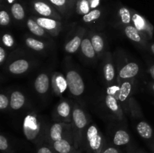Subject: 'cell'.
Segmentation results:
<instances>
[{"instance_id":"6da1fadb","label":"cell","mask_w":154,"mask_h":153,"mask_svg":"<svg viewBox=\"0 0 154 153\" xmlns=\"http://www.w3.org/2000/svg\"><path fill=\"white\" fill-rule=\"evenodd\" d=\"M83 145L87 153H101L105 147L103 134L95 124H89L84 134Z\"/></svg>"},{"instance_id":"7a4b0ae2","label":"cell","mask_w":154,"mask_h":153,"mask_svg":"<svg viewBox=\"0 0 154 153\" xmlns=\"http://www.w3.org/2000/svg\"><path fill=\"white\" fill-rule=\"evenodd\" d=\"M72 122L75 148L80 149L83 145L86 129L88 127V119L84 111L78 105H75L73 108Z\"/></svg>"},{"instance_id":"3957f363","label":"cell","mask_w":154,"mask_h":153,"mask_svg":"<svg viewBox=\"0 0 154 153\" xmlns=\"http://www.w3.org/2000/svg\"><path fill=\"white\" fill-rule=\"evenodd\" d=\"M66 82L68 88L72 94L80 96L85 90V84L82 76L75 70H70L66 74Z\"/></svg>"},{"instance_id":"277c9868","label":"cell","mask_w":154,"mask_h":153,"mask_svg":"<svg viewBox=\"0 0 154 153\" xmlns=\"http://www.w3.org/2000/svg\"><path fill=\"white\" fill-rule=\"evenodd\" d=\"M70 136H74L73 128H72L70 124L66 122H56L52 124L49 130V144Z\"/></svg>"},{"instance_id":"5b68a950","label":"cell","mask_w":154,"mask_h":153,"mask_svg":"<svg viewBox=\"0 0 154 153\" xmlns=\"http://www.w3.org/2000/svg\"><path fill=\"white\" fill-rule=\"evenodd\" d=\"M119 89V88H118ZM118 91V90H117ZM117 93L114 94L110 89H108V94L105 96V102L106 104L107 108L111 112H112L116 117L119 119H123V110L121 104L119 102L118 99L117 97Z\"/></svg>"},{"instance_id":"8992f818","label":"cell","mask_w":154,"mask_h":153,"mask_svg":"<svg viewBox=\"0 0 154 153\" xmlns=\"http://www.w3.org/2000/svg\"><path fill=\"white\" fill-rule=\"evenodd\" d=\"M132 91V83L129 80H124L123 82H121L120 86H119V89L117 93V97L124 111H127L128 110V106H129V100Z\"/></svg>"},{"instance_id":"52a82bcc","label":"cell","mask_w":154,"mask_h":153,"mask_svg":"<svg viewBox=\"0 0 154 153\" xmlns=\"http://www.w3.org/2000/svg\"><path fill=\"white\" fill-rule=\"evenodd\" d=\"M54 153H72L75 149L74 136L64 137L49 144Z\"/></svg>"},{"instance_id":"ba28073f","label":"cell","mask_w":154,"mask_h":153,"mask_svg":"<svg viewBox=\"0 0 154 153\" xmlns=\"http://www.w3.org/2000/svg\"><path fill=\"white\" fill-rule=\"evenodd\" d=\"M33 8L39 15L44 17L54 19H60V16L55 10L46 2L42 0H35L33 2Z\"/></svg>"},{"instance_id":"9c48e42d","label":"cell","mask_w":154,"mask_h":153,"mask_svg":"<svg viewBox=\"0 0 154 153\" xmlns=\"http://www.w3.org/2000/svg\"><path fill=\"white\" fill-rule=\"evenodd\" d=\"M35 20L45 30L48 31L53 35H57L61 30V22L56 19L50 17H37Z\"/></svg>"},{"instance_id":"30bf717a","label":"cell","mask_w":154,"mask_h":153,"mask_svg":"<svg viewBox=\"0 0 154 153\" xmlns=\"http://www.w3.org/2000/svg\"><path fill=\"white\" fill-rule=\"evenodd\" d=\"M139 70V65L136 62L127 63L119 71L118 80L124 81L132 79L138 74Z\"/></svg>"},{"instance_id":"8fae6325","label":"cell","mask_w":154,"mask_h":153,"mask_svg":"<svg viewBox=\"0 0 154 153\" xmlns=\"http://www.w3.org/2000/svg\"><path fill=\"white\" fill-rule=\"evenodd\" d=\"M50 83L51 82L48 75L45 73L40 74L35 80V89L39 94H45L49 90Z\"/></svg>"},{"instance_id":"7c38bea8","label":"cell","mask_w":154,"mask_h":153,"mask_svg":"<svg viewBox=\"0 0 154 153\" xmlns=\"http://www.w3.org/2000/svg\"><path fill=\"white\" fill-rule=\"evenodd\" d=\"M103 75L105 81L108 83H111L116 76L115 68L111 61L110 54H108L106 58H105V64L103 66Z\"/></svg>"},{"instance_id":"4fadbf2b","label":"cell","mask_w":154,"mask_h":153,"mask_svg":"<svg viewBox=\"0 0 154 153\" xmlns=\"http://www.w3.org/2000/svg\"><path fill=\"white\" fill-rule=\"evenodd\" d=\"M29 68V62L26 59H17L11 63L8 70L13 74H21L28 70Z\"/></svg>"},{"instance_id":"5bb4252c","label":"cell","mask_w":154,"mask_h":153,"mask_svg":"<svg viewBox=\"0 0 154 153\" xmlns=\"http://www.w3.org/2000/svg\"><path fill=\"white\" fill-rule=\"evenodd\" d=\"M71 108L70 104L66 100H63L59 103L57 107V113L58 116L63 121V122H71Z\"/></svg>"},{"instance_id":"9a60e30c","label":"cell","mask_w":154,"mask_h":153,"mask_svg":"<svg viewBox=\"0 0 154 153\" xmlns=\"http://www.w3.org/2000/svg\"><path fill=\"white\" fill-rule=\"evenodd\" d=\"M83 30L78 33L75 36H74L69 41L65 44V50L68 53H75L81 48V42H82L83 37Z\"/></svg>"},{"instance_id":"2e32d148","label":"cell","mask_w":154,"mask_h":153,"mask_svg":"<svg viewBox=\"0 0 154 153\" xmlns=\"http://www.w3.org/2000/svg\"><path fill=\"white\" fill-rule=\"evenodd\" d=\"M52 86L54 91L57 94H62L66 90V87H68L66 78L58 73H55L53 75Z\"/></svg>"},{"instance_id":"e0dca14e","label":"cell","mask_w":154,"mask_h":153,"mask_svg":"<svg viewBox=\"0 0 154 153\" xmlns=\"http://www.w3.org/2000/svg\"><path fill=\"white\" fill-rule=\"evenodd\" d=\"M132 21L134 22V26L139 30L140 32L143 31V30H146L149 32V34L151 35L152 32H153V28H149L152 27V26L146 20L144 17L141 16L140 14L137 13L132 14Z\"/></svg>"},{"instance_id":"ac0fdd59","label":"cell","mask_w":154,"mask_h":153,"mask_svg":"<svg viewBox=\"0 0 154 153\" xmlns=\"http://www.w3.org/2000/svg\"><path fill=\"white\" fill-rule=\"evenodd\" d=\"M26 98L24 94L20 91H14L11 94L10 106L14 110H18L23 106Z\"/></svg>"},{"instance_id":"d6986e66","label":"cell","mask_w":154,"mask_h":153,"mask_svg":"<svg viewBox=\"0 0 154 153\" xmlns=\"http://www.w3.org/2000/svg\"><path fill=\"white\" fill-rule=\"evenodd\" d=\"M124 32L126 37L130 39L131 40H132V41L141 44L144 43V38H143L142 34L135 26H126L124 28Z\"/></svg>"},{"instance_id":"ffe728a7","label":"cell","mask_w":154,"mask_h":153,"mask_svg":"<svg viewBox=\"0 0 154 153\" xmlns=\"http://www.w3.org/2000/svg\"><path fill=\"white\" fill-rule=\"evenodd\" d=\"M113 144L117 146L127 145L130 142V136L126 130L120 129L115 132L113 136Z\"/></svg>"},{"instance_id":"44dd1931","label":"cell","mask_w":154,"mask_h":153,"mask_svg":"<svg viewBox=\"0 0 154 153\" xmlns=\"http://www.w3.org/2000/svg\"><path fill=\"white\" fill-rule=\"evenodd\" d=\"M81 50L83 55L86 58H89V59L94 58L95 56H96V52L95 51L94 48H93V44H92L91 40L88 38H83L81 45Z\"/></svg>"},{"instance_id":"7402d4cb","label":"cell","mask_w":154,"mask_h":153,"mask_svg":"<svg viewBox=\"0 0 154 153\" xmlns=\"http://www.w3.org/2000/svg\"><path fill=\"white\" fill-rule=\"evenodd\" d=\"M138 134L145 140H149L153 136V129L151 126L144 121L139 122L136 126Z\"/></svg>"},{"instance_id":"603a6c76","label":"cell","mask_w":154,"mask_h":153,"mask_svg":"<svg viewBox=\"0 0 154 153\" xmlns=\"http://www.w3.org/2000/svg\"><path fill=\"white\" fill-rule=\"evenodd\" d=\"M26 24L29 30L35 35L42 37V36H45V34H46L45 30L36 22L35 20H33L32 18H29L27 20Z\"/></svg>"},{"instance_id":"cb8c5ba5","label":"cell","mask_w":154,"mask_h":153,"mask_svg":"<svg viewBox=\"0 0 154 153\" xmlns=\"http://www.w3.org/2000/svg\"><path fill=\"white\" fill-rule=\"evenodd\" d=\"M118 15L120 22L125 26H129L132 21V14L131 10L128 8L122 6L118 10Z\"/></svg>"},{"instance_id":"d4e9b609","label":"cell","mask_w":154,"mask_h":153,"mask_svg":"<svg viewBox=\"0 0 154 153\" xmlns=\"http://www.w3.org/2000/svg\"><path fill=\"white\" fill-rule=\"evenodd\" d=\"M93 48L97 54H101L105 48V41L102 36L99 34H93L90 38Z\"/></svg>"},{"instance_id":"484cf974","label":"cell","mask_w":154,"mask_h":153,"mask_svg":"<svg viewBox=\"0 0 154 153\" xmlns=\"http://www.w3.org/2000/svg\"><path fill=\"white\" fill-rule=\"evenodd\" d=\"M25 42L29 48L35 51H42L45 48V44L44 42L33 38H27Z\"/></svg>"},{"instance_id":"4316f807","label":"cell","mask_w":154,"mask_h":153,"mask_svg":"<svg viewBox=\"0 0 154 153\" xmlns=\"http://www.w3.org/2000/svg\"><path fill=\"white\" fill-rule=\"evenodd\" d=\"M101 15H102V10H101L100 9H92V10H90V11H89L87 14L83 15L82 19L84 22L90 23V22H94V21L99 19V18L101 17Z\"/></svg>"},{"instance_id":"83f0119b","label":"cell","mask_w":154,"mask_h":153,"mask_svg":"<svg viewBox=\"0 0 154 153\" xmlns=\"http://www.w3.org/2000/svg\"><path fill=\"white\" fill-rule=\"evenodd\" d=\"M11 11L14 18L17 20H22L25 17V10L20 3H14L11 8Z\"/></svg>"},{"instance_id":"f1b7e54d","label":"cell","mask_w":154,"mask_h":153,"mask_svg":"<svg viewBox=\"0 0 154 153\" xmlns=\"http://www.w3.org/2000/svg\"><path fill=\"white\" fill-rule=\"evenodd\" d=\"M77 10L79 14H86L92 10L88 0H78L77 2Z\"/></svg>"},{"instance_id":"f546056e","label":"cell","mask_w":154,"mask_h":153,"mask_svg":"<svg viewBox=\"0 0 154 153\" xmlns=\"http://www.w3.org/2000/svg\"><path fill=\"white\" fill-rule=\"evenodd\" d=\"M50 3L53 4L62 12H65L67 10L69 0H48Z\"/></svg>"},{"instance_id":"4dcf8cb0","label":"cell","mask_w":154,"mask_h":153,"mask_svg":"<svg viewBox=\"0 0 154 153\" xmlns=\"http://www.w3.org/2000/svg\"><path fill=\"white\" fill-rule=\"evenodd\" d=\"M10 22V16L6 10L0 11V24L2 26H6Z\"/></svg>"},{"instance_id":"1f68e13d","label":"cell","mask_w":154,"mask_h":153,"mask_svg":"<svg viewBox=\"0 0 154 153\" xmlns=\"http://www.w3.org/2000/svg\"><path fill=\"white\" fill-rule=\"evenodd\" d=\"M0 150L3 152H8L9 150L8 141L3 135H0Z\"/></svg>"},{"instance_id":"d6a6232c","label":"cell","mask_w":154,"mask_h":153,"mask_svg":"<svg viewBox=\"0 0 154 153\" xmlns=\"http://www.w3.org/2000/svg\"><path fill=\"white\" fill-rule=\"evenodd\" d=\"M10 104V100L4 94H0V109L1 110H5Z\"/></svg>"},{"instance_id":"836d02e7","label":"cell","mask_w":154,"mask_h":153,"mask_svg":"<svg viewBox=\"0 0 154 153\" xmlns=\"http://www.w3.org/2000/svg\"><path fill=\"white\" fill-rule=\"evenodd\" d=\"M101 153H121V152L117 148L111 146H105L104 149Z\"/></svg>"},{"instance_id":"e575fe53","label":"cell","mask_w":154,"mask_h":153,"mask_svg":"<svg viewBox=\"0 0 154 153\" xmlns=\"http://www.w3.org/2000/svg\"><path fill=\"white\" fill-rule=\"evenodd\" d=\"M2 40H3V43L8 46H11L13 45L14 40L13 38H12L11 36L8 34H5L4 36L2 37Z\"/></svg>"},{"instance_id":"d590c367","label":"cell","mask_w":154,"mask_h":153,"mask_svg":"<svg viewBox=\"0 0 154 153\" xmlns=\"http://www.w3.org/2000/svg\"><path fill=\"white\" fill-rule=\"evenodd\" d=\"M37 153H54L51 146H42L37 150Z\"/></svg>"},{"instance_id":"8d00e7d4","label":"cell","mask_w":154,"mask_h":153,"mask_svg":"<svg viewBox=\"0 0 154 153\" xmlns=\"http://www.w3.org/2000/svg\"><path fill=\"white\" fill-rule=\"evenodd\" d=\"M6 57V52L3 47H0V63L2 64L4 61L5 60Z\"/></svg>"},{"instance_id":"74e56055","label":"cell","mask_w":154,"mask_h":153,"mask_svg":"<svg viewBox=\"0 0 154 153\" xmlns=\"http://www.w3.org/2000/svg\"><path fill=\"white\" fill-rule=\"evenodd\" d=\"M89 2H90V6H91L92 9H95L96 8V6L99 4V1L100 0H88Z\"/></svg>"},{"instance_id":"f35d334b","label":"cell","mask_w":154,"mask_h":153,"mask_svg":"<svg viewBox=\"0 0 154 153\" xmlns=\"http://www.w3.org/2000/svg\"><path fill=\"white\" fill-rule=\"evenodd\" d=\"M149 73H150L151 77L154 79V64L149 68Z\"/></svg>"},{"instance_id":"ab89813d","label":"cell","mask_w":154,"mask_h":153,"mask_svg":"<svg viewBox=\"0 0 154 153\" xmlns=\"http://www.w3.org/2000/svg\"><path fill=\"white\" fill-rule=\"evenodd\" d=\"M81 149H78V148H75L74 151L72 152V153H81Z\"/></svg>"},{"instance_id":"60d3db41","label":"cell","mask_w":154,"mask_h":153,"mask_svg":"<svg viewBox=\"0 0 154 153\" xmlns=\"http://www.w3.org/2000/svg\"><path fill=\"white\" fill-rule=\"evenodd\" d=\"M150 50H151L152 52L154 54V44H151V46H150Z\"/></svg>"},{"instance_id":"b9f144b4","label":"cell","mask_w":154,"mask_h":153,"mask_svg":"<svg viewBox=\"0 0 154 153\" xmlns=\"http://www.w3.org/2000/svg\"><path fill=\"white\" fill-rule=\"evenodd\" d=\"M151 88H152V89H153V91L154 92V82L151 85Z\"/></svg>"},{"instance_id":"7bdbcfd3","label":"cell","mask_w":154,"mask_h":153,"mask_svg":"<svg viewBox=\"0 0 154 153\" xmlns=\"http://www.w3.org/2000/svg\"><path fill=\"white\" fill-rule=\"evenodd\" d=\"M69 2H70V4H72V3H73L75 2V0H69Z\"/></svg>"},{"instance_id":"ee69618b","label":"cell","mask_w":154,"mask_h":153,"mask_svg":"<svg viewBox=\"0 0 154 153\" xmlns=\"http://www.w3.org/2000/svg\"><path fill=\"white\" fill-rule=\"evenodd\" d=\"M129 153H142V152H129Z\"/></svg>"},{"instance_id":"f6af8a7d","label":"cell","mask_w":154,"mask_h":153,"mask_svg":"<svg viewBox=\"0 0 154 153\" xmlns=\"http://www.w3.org/2000/svg\"><path fill=\"white\" fill-rule=\"evenodd\" d=\"M153 152L154 153V146H153Z\"/></svg>"},{"instance_id":"bcb514c9","label":"cell","mask_w":154,"mask_h":153,"mask_svg":"<svg viewBox=\"0 0 154 153\" xmlns=\"http://www.w3.org/2000/svg\"><path fill=\"white\" fill-rule=\"evenodd\" d=\"M81 153H82V152H81Z\"/></svg>"}]
</instances>
